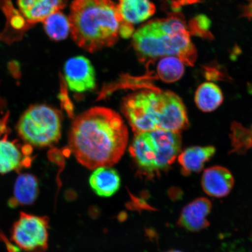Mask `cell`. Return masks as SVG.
Segmentation results:
<instances>
[{
  "label": "cell",
  "mask_w": 252,
  "mask_h": 252,
  "mask_svg": "<svg viewBox=\"0 0 252 252\" xmlns=\"http://www.w3.org/2000/svg\"><path fill=\"white\" fill-rule=\"evenodd\" d=\"M216 150L213 146H196L183 151L178 156L183 174L188 176L200 172L205 163L215 154Z\"/></svg>",
  "instance_id": "e0dca14e"
},
{
  "label": "cell",
  "mask_w": 252,
  "mask_h": 252,
  "mask_svg": "<svg viewBox=\"0 0 252 252\" xmlns=\"http://www.w3.org/2000/svg\"><path fill=\"white\" fill-rule=\"evenodd\" d=\"M171 4L173 12H179V9H181L183 6L193 4L197 2L199 0H166Z\"/></svg>",
  "instance_id": "cb8c5ba5"
},
{
  "label": "cell",
  "mask_w": 252,
  "mask_h": 252,
  "mask_svg": "<svg viewBox=\"0 0 252 252\" xmlns=\"http://www.w3.org/2000/svg\"><path fill=\"white\" fill-rule=\"evenodd\" d=\"M118 11L126 29L133 34V25L152 17L156 7L150 0H119Z\"/></svg>",
  "instance_id": "8fae6325"
},
{
  "label": "cell",
  "mask_w": 252,
  "mask_h": 252,
  "mask_svg": "<svg viewBox=\"0 0 252 252\" xmlns=\"http://www.w3.org/2000/svg\"><path fill=\"white\" fill-rule=\"evenodd\" d=\"M181 144L179 133L156 130L136 133L129 151L142 171L154 175L172 164Z\"/></svg>",
  "instance_id": "5b68a950"
},
{
  "label": "cell",
  "mask_w": 252,
  "mask_h": 252,
  "mask_svg": "<svg viewBox=\"0 0 252 252\" xmlns=\"http://www.w3.org/2000/svg\"><path fill=\"white\" fill-rule=\"evenodd\" d=\"M43 23L47 35L56 41L67 38L71 32L70 20L61 11L50 15Z\"/></svg>",
  "instance_id": "d6986e66"
},
{
  "label": "cell",
  "mask_w": 252,
  "mask_h": 252,
  "mask_svg": "<svg viewBox=\"0 0 252 252\" xmlns=\"http://www.w3.org/2000/svg\"><path fill=\"white\" fill-rule=\"evenodd\" d=\"M211 21L206 15H197L189 21V33L204 39L212 40L214 36L210 31Z\"/></svg>",
  "instance_id": "44dd1931"
},
{
  "label": "cell",
  "mask_w": 252,
  "mask_h": 252,
  "mask_svg": "<svg viewBox=\"0 0 252 252\" xmlns=\"http://www.w3.org/2000/svg\"><path fill=\"white\" fill-rule=\"evenodd\" d=\"M157 72L159 78L165 83H174L184 75V63L177 57H163L158 63Z\"/></svg>",
  "instance_id": "ffe728a7"
},
{
  "label": "cell",
  "mask_w": 252,
  "mask_h": 252,
  "mask_svg": "<svg viewBox=\"0 0 252 252\" xmlns=\"http://www.w3.org/2000/svg\"><path fill=\"white\" fill-rule=\"evenodd\" d=\"M11 239L27 252H42L48 243V220L46 217L21 213L11 231Z\"/></svg>",
  "instance_id": "52a82bcc"
},
{
  "label": "cell",
  "mask_w": 252,
  "mask_h": 252,
  "mask_svg": "<svg viewBox=\"0 0 252 252\" xmlns=\"http://www.w3.org/2000/svg\"><path fill=\"white\" fill-rule=\"evenodd\" d=\"M9 70L14 78H19L20 76V65L17 62H11L9 63Z\"/></svg>",
  "instance_id": "484cf974"
},
{
  "label": "cell",
  "mask_w": 252,
  "mask_h": 252,
  "mask_svg": "<svg viewBox=\"0 0 252 252\" xmlns=\"http://www.w3.org/2000/svg\"><path fill=\"white\" fill-rule=\"evenodd\" d=\"M39 191L37 179L31 173H23L16 179L13 197L9 201V206H27L37 199Z\"/></svg>",
  "instance_id": "2e32d148"
},
{
  "label": "cell",
  "mask_w": 252,
  "mask_h": 252,
  "mask_svg": "<svg viewBox=\"0 0 252 252\" xmlns=\"http://www.w3.org/2000/svg\"><path fill=\"white\" fill-rule=\"evenodd\" d=\"M62 124V116L58 110L45 104H36L25 110L19 120L17 130L30 145L45 147L59 140Z\"/></svg>",
  "instance_id": "8992f818"
},
{
  "label": "cell",
  "mask_w": 252,
  "mask_h": 252,
  "mask_svg": "<svg viewBox=\"0 0 252 252\" xmlns=\"http://www.w3.org/2000/svg\"><path fill=\"white\" fill-rule=\"evenodd\" d=\"M89 183L91 189L97 196L109 197L119 190L121 179L119 173L111 166H101L94 169Z\"/></svg>",
  "instance_id": "9a60e30c"
},
{
  "label": "cell",
  "mask_w": 252,
  "mask_h": 252,
  "mask_svg": "<svg viewBox=\"0 0 252 252\" xmlns=\"http://www.w3.org/2000/svg\"><path fill=\"white\" fill-rule=\"evenodd\" d=\"M234 179L228 169L220 166H214L204 170L201 178V187L209 196L224 197L231 191Z\"/></svg>",
  "instance_id": "30bf717a"
},
{
  "label": "cell",
  "mask_w": 252,
  "mask_h": 252,
  "mask_svg": "<svg viewBox=\"0 0 252 252\" xmlns=\"http://www.w3.org/2000/svg\"><path fill=\"white\" fill-rule=\"evenodd\" d=\"M197 108L204 112L214 111L221 105L223 96L221 90L213 83H205L198 87L195 94Z\"/></svg>",
  "instance_id": "ac0fdd59"
},
{
  "label": "cell",
  "mask_w": 252,
  "mask_h": 252,
  "mask_svg": "<svg viewBox=\"0 0 252 252\" xmlns=\"http://www.w3.org/2000/svg\"><path fill=\"white\" fill-rule=\"evenodd\" d=\"M64 75L68 89L77 93L93 91L96 87V73L92 63L84 56L72 57L65 62Z\"/></svg>",
  "instance_id": "ba28073f"
},
{
  "label": "cell",
  "mask_w": 252,
  "mask_h": 252,
  "mask_svg": "<svg viewBox=\"0 0 252 252\" xmlns=\"http://www.w3.org/2000/svg\"><path fill=\"white\" fill-rule=\"evenodd\" d=\"M133 45L140 61L148 62L166 56H175L188 65L197 59L188 25L181 12L149 22L135 32Z\"/></svg>",
  "instance_id": "277c9868"
},
{
  "label": "cell",
  "mask_w": 252,
  "mask_h": 252,
  "mask_svg": "<svg viewBox=\"0 0 252 252\" xmlns=\"http://www.w3.org/2000/svg\"><path fill=\"white\" fill-rule=\"evenodd\" d=\"M68 0H18L19 11L28 23L34 24L43 22L50 15L61 11Z\"/></svg>",
  "instance_id": "7c38bea8"
},
{
  "label": "cell",
  "mask_w": 252,
  "mask_h": 252,
  "mask_svg": "<svg viewBox=\"0 0 252 252\" xmlns=\"http://www.w3.org/2000/svg\"><path fill=\"white\" fill-rule=\"evenodd\" d=\"M204 71L205 76L209 80H220L224 76V74L220 70V67L215 64L205 66Z\"/></svg>",
  "instance_id": "603a6c76"
},
{
  "label": "cell",
  "mask_w": 252,
  "mask_h": 252,
  "mask_svg": "<svg viewBox=\"0 0 252 252\" xmlns=\"http://www.w3.org/2000/svg\"><path fill=\"white\" fill-rule=\"evenodd\" d=\"M122 109L135 134L156 130L179 133L189 126L184 103L171 91L149 87L129 94Z\"/></svg>",
  "instance_id": "3957f363"
},
{
  "label": "cell",
  "mask_w": 252,
  "mask_h": 252,
  "mask_svg": "<svg viewBox=\"0 0 252 252\" xmlns=\"http://www.w3.org/2000/svg\"><path fill=\"white\" fill-rule=\"evenodd\" d=\"M242 17L247 18L249 20L252 19V0H248L247 4L242 6L241 9Z\"/></svg>",
  "instance_id": "d4e9b609"
},
{
  "label": "cell",
  "mask_w": 252,
  "mask_h": 252,
  "mask_svg": "<svg viewBox=\"0 0 252 252\" xmlns=\"http://www.w3.org/2000/svg\"><path fill=\"white\" fill-rule=\"evenodd\" d=\"M72 39L81 48L94 52L127 38L118 6L112 0H74L69 16Z\"/></svg>",
  "instance_id": "7a4b0ae2"
},
{
  "label": "cell",
  "mask_w": 252,
  "mask_h": 252,
  "mask_svg": "<svg viewBox=\"0 0 252 252\" xmlns=\"http://www.w3.org/2000/svg\"><path fill=\"white\" fill-rule=\"evenodd\" d=\"M216 252H252V236L225 242Z\"/></svg>",
  "instance_id": "7402d4cb"
},
{
  "label": "cell",
  "mask_w": 252,
  "mask_h": 252,
  "mask_svg": "<svg viewBox=\"0 0 252 252\" xmlns=\"http://www.w3.org/2000/svg\"><path fill=\"white\" fill-rule=\"evenodd\" d=\"M0 8L7 18V24L4 31L0 34V39L8 43L20 40L25 32L32 27L28 23L20 11L14 7L11 0H0Z\"/></svg>",
  "instance_id": "4fadbf2b"
},
{
  "label": "cell",
  "mask_w": 252,
  "mask_h": 252,
  "mask_svg": "<svg viewBox=\"0 0 252 252\" xmlns=\"http://www.w3.org/2000/svg\"><path fill=\"white\" fill-rule=\"evenodd\" d=\"M165 252H182L178 250H170Z\"/></svg>",
  "instance_id": "4316f807"
},
{
  "label": "cell",
  "mask_w": 252,
  "mask_h": 252,
  "mask_svg": "<svg viewBox=\"0 0 252 252\" xmlns=\"http://www.w3.org/2000/svg\"><path fill=\"white\" fill-rule=\"evenodd\" d=\"M31 158L25 156L15 141H8L7 134L0 139V173L20 171L31 165Z\"/></svg>",
  "instance_id": "5bb4252c"
},
{
  "label": "cell",
  "mask_w": 252,
  "mask_h": 252,
  "mask_svg": "<svg viewBox=\"0 0 252 252\" xmlns=\"http://www.w3.org/2000/svg\"><path fill=\"white\" fill-rule=\"evenodd\" d=\"M128 131L124 119L114 110L94 107L72 123L68 136L71 152L90 169L112 166L125 154Z\"/></svg>",
  "instance_id": "6da1fadb"
},
{
  "label": "cell",
  "mask_w": 252,
  "mask_h": 252,
  "mask_svg": "<svg viewBox=\"0 0 252 252\" xmlns=\"http://www.w3.org/2000/svg\"><path fill=\"white\" fill-rule=\"evenodd\" d=\"M212 207V202L208 198H196L183 209L178 218V225L190 232L202 231L210 225L208 217Z\"/></svg>",
  "instance_id": "9c48e42d"
}]
</instances>
